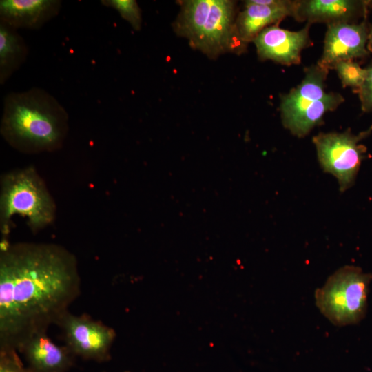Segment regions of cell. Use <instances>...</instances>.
<instances>
[{"label":"cell","instance_id":"9c48e42d","mask_svg":"<svg viewBox=\"0 0 372 372\" xmlns=\"http://www.w3.org/2000/svg\"><path fill=\"white\" fill-rule=\"evenodd\" d=\"M369 32L364 22L328 25L322 55L318 64L327 70L342 61H353L368 54Z\"/></svg>","mask_w":372,"mask_h":372},{"label":"cell","instance_id":"8992f818","mask_svg":"<svg viewBox=\"0 0 372 372\" xmlns=\"http://www.w3.org/2000/svg\"><path fill=\"white\" fill-rule=\"evenodd\" d=\"M328 70L318 64L307 69L300 85L282 97L280 112L285 127L298 137H304L329 111L343 101L337 93L327 92L324 81Z\"/></svg>","mask_w":372,"mask_h":372},{"label":"cell","instance_id":"3957f363","mask_svg":"<svg viewBox=\"0 0 372 372\" xmlns=\"http://www.w3.org/2000/svg\"><path fill=\"white\" fill-rule=\"evenodd\" d=\"M174 21L176 33L194 48L215 59L226 52H241L246 46L236 29V2L230 0H188L180 2Z\"/></svg>","mask_w":372,"mask_h":372},{"label":"cell","instance_id":"8fae6325","mask_svg":"<svg viewBox=\"0 0 372 372\" xmlns=\"http://www.w3.org/2000/svg\"><path fill=\"white\" fill-rule=\"evenodd\" d=\"M296 1L249 0L236 18V29L241 41H253L269 25H276L288 16L294 15Z\"/></svg>","mask_w":372,"mask_h":372},{"label":"cell","instance_id":"ba28073f","mask_svg":"<svg viewBox=\"0 0 372 372\" xmlns=\"http://www.w3.org/2000/svg\"><path fill=\"white\" fill-rule=\"evenodd\" d=\"M65 343L77 357L97 362L108 361L116 334L114 329L86 314L66 313L57 324Z\"/></svg>","mask_w":372,"mask_h":372},{"label":"cell","instance_id":"ac0fdd59","mask_svg":"<svg viewBox=\"0 0 372 372\" xmlns=\"http://www.w3.org/2000/svg\"><path fill=\"white\" fill-rule=\"evenodd\" d=\"M17 351L12 349L0 348V372H34L24 366Z\"/></svg>","mask_w":372,"mask_h":372},{"label":"cell","instance_id":"30bf717a","mask_svg":"<svg viewBox=\"0 0 372 372\" xmlns=\"http://www.w3.org/2000/svg\"><path fill=\"white\" fill-rule=\"evenodd\" d=\"M262 59L290 65L299 64L302 50L309 45V25L299 31H290L270 25L262 30L253 41Z\"/></svg>","mask_w":372,"mask_h":372},{"label":"cell","instance_id":"6da1fadb","mask_svg":"<svg viewBox=\"0 0 372 372\" xmlns=\"http://www.w3.org/2000/svg\"><path fill=\"white\" fill-rule=\"evenodd\" d=\"M77 260L52 243L1 247L0 348L17 351L32 335L47 332L81 293Z\"/></svg>","mask_w":372,"mask_h":372},{"label":"cell","instance_id":"5bb4252c","mask_svg":"<svg viewBox=\"0 0 372 372\" xmlns=\"http://www.w3.org/2000/svg\"><path fill=\"white\" fill-rule=\"evenodd\" d=\"M368 1L357 0L296 1L293 17L309 23L323 22L327 25L350 23L366 14Z\"/></svg>","mask_w":372,"mask_h":372},{"label":"cell","instance_id":"ffe728a7","mask_svg":"<svg viewBox=\"0 0 372 372\" xmlns=\"http://www.w3.org/2000/svg\"><path fill=\"white\" fill-rule=\"evenodd\" d=\"M367 48L369 50H370V51L372 52V25L370 31L369 32Z\"/></svg>","mask_w":372,"mask_h":372},{"label":"cell","instance_id":"7c38bea8","mask_svg":"<svg viewBox=\"0 0 372 372\" xmlns=\"http://www.w3.org/2000/svg\"><path fill=\"white\" fill-rule=\"evenodd\" d=\"M19 351L34 372H68L74 366L76 357L66 345H57L51 340L47 332L30 337Z\"/></svg>","mask_w":372,"mask_h":372},{"label":"cell","instance_id":"7a4b0ae2","mask_svg":"<svg viewBox=\"0 0 372 372\" xmlns=\"http://www.w3.org/2000/svg\"><path fill=\"white\" fill-rule=\"evenodd\" d=\"M68 119L65 109L42 88L12 92L3 100L1 134L23 153L52 152L62 146Z\"/></svg>","mask_w":372,"mask_h":372},{"label":"cell","instance_id":"52a82bcc","mask_svg":"<svg viewBox=\"0 0 372 372\" xmlns=\"http://www.w3.org/2000/svg\"><path fill=\"white\" fill-rule=\"evenodd\" d=\"M371 132L372 127L357 135L346 131L320 133L313 138L321 167L335 177L340 192L353 185L366 150L359 142Z\"/></svg>","mask_w":372,"mask_h":372},{"label":"cell","instance_id":"277c9868","mask_svg":"<svg viewBox=\"0 0 372 372\" xmlns=\"http://www.w3.org/2000/svg\"><path fill=\"white\" fill-rule=\"evenodd\" d=\"M0 196V225L3 234L8 233L10 220L16 214L28 219L33 232L52 223L55 218L53 198L32 167L3 175Z\"/></svg>","mask_w":372,"mask_h":372},{"label":"cell","instance_id":"9a60e30c","mask_svg":"<svg viewBox=\"0 0 372 372\" xmlns=\"http://www.w3.org/2000/svg\"><path fill=\"white\" fill-rule=\"evenodd\" d=\"M28 48L17 30L0 21V84L3 85L25 62Z\"/></svg>","mask_w":372,"mask_h":372},{"label":"cell","instance_id":"d6986e66","mask_svg":"<svg viewBox=\"0 0 372 372\" xmlns=\"http://www.w3.org/2000/svg\"><path fill=\"white\" fill-rule=\"evenodd\" d=\"M367 70L366 79L358 88V94L361 107L364 112H372V63L366 68Z\"/></svg>","mask_w":372,"mask_h":372},{"label":"cell","instance_id":"2e32d148","mask_svg":"<svg viewBox=\"0 0 372 372\" xmlns=\"http://www.w3.org/2000/svg\"><path fill=\"white\" fill-rule=\"evenodd\" d=\"M101 3L116 10L132 28L138 31L142 25L141 10L134 0H102Z\"/></svg>","mask_w":372,"mask_h":372},{"label":"cell","instance_id":"5b68a950","mask_svg":"<svg viewBox=\"0 0 372 372\" xmlns=\"http://www.w3.org/2000/svg\"><path fill=\"white\" fill-rule=\"evenodd\" d=\"M371 280L372 273L354 265H344L316 290V305L335 326L358 324L366 314Z\"/></svg>","mask_w":372,"mask_h":372},{"label":"cell","instance_id":"4fadbf2b","mask_svg":"<svg viewBox=\"0 0 372 372\" xmlns=\"http://www.w3.org/2000/svg\"><path fill=\"white\" fill-rule=\"evenodd\" d=\"M59 0H1L0 21L17 30H38L57 16Z\"/></svg>","mask_w":372,"mask_h":372},{"label":"cell","instance_id":"e0dca14e","mask_svg":"<svg viewBox=\"0 0 372 372\" xmlns=\"http://www.w3.org/2000/svg\"><path fill=\"white\" fill-rule=\"evenodd\" d=\"M333 69L336 70L344 86L358 88L364 83L367 70L353 61H342L337 63Z\"/></svg>","mask_w":372,"mask_h":372}]
</instances>
